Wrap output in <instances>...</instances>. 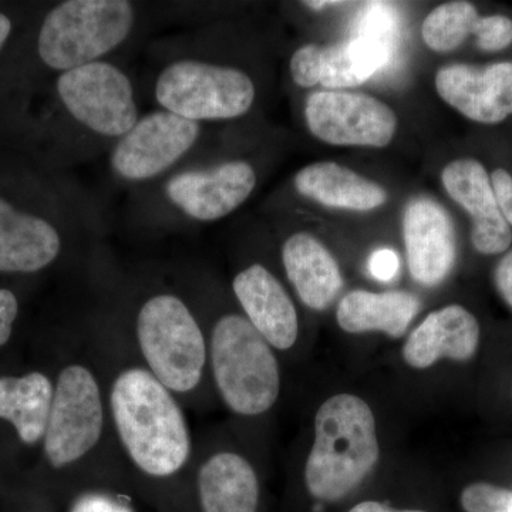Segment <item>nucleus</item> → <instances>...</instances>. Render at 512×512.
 Masks as SVG:
<instances>
[{
	"instance_id": "c756f323",
	"label": "nucleus",
	"mask_w": 512,
	"mask_h": 512,
	"mask_svg": "<svg viewBox=\"0 0 512 512\" xmlns=\"http://www.w3.org/2000/svg\"><path fill=\"white\" fill-rule=\"evenodd\" d=\"M400 268L399 256L392 249H379L369 261L370 274L382 282L392 281Z\"/></svg>"
},
{
	"instance_id": "c85d7f7f",
	"label": "nucleus",
	"mask_w": 512,
	"mask_h": 512,
	"mask_svg": "<svg viewBox=\"0 0 512 512\" xmlns=\"http://www.w3.org/2000/svg\"><path fill=\"white\" fill-rule=\"evenodd\" d=\"M18 313L19 301L15 293L9 289H0V346L9 342Z\"/></svg>"
},
{
	"instance_id": "f03ea898",
	"label": "nucleus",
	"mask_w": 512,
	"mask_h": 512,
	"mask_svg": "<svg viewBox=\"0 0 512 512\" xmlns=\"http://www.w3.org/2000/svg\"><path fill=\"white\" fill-rule=\"evenodd\" d=\"M151 93L158 109L208 124L241 119L258 89L251 74L201 52L191 35L161 43Z\"/></svg>"
},
{
	"instance_id": "72a5a7b5",
	"label": "nucleus",
	"mask_w": 512,
	"mask_h": 512,
	"mask_svg": "<svg viewBox=\"0 0 512 512\" xmlns=\"http://www.w3.org/2000/svg\"><path fill=\"white\" fill-rule=\"evenodd\" d=\"M305 5L308 6V8L319 10V9L330 8V6L342 5V3H340V2H305Z\"/></svg>"
},
{
	"instance_id": "0eeeda50",
	"label": "nucleus",
	"mask_w": 512,
	"mask_h": 512,
	"mask_svg": "<svg viewBox=\"0 0 512 512\" xmlns=\"http://www.w3.org/2000/svg\"><path fill=\"white\" fill-rule=\"evenodd\" d=\"M138 346L148 369L170 392L198 386L207 362V342L194 312L181 296L156 292L136 315Z\"/></svg>"
},
{
	"instance_id": "6ab92c4d",
	"label": "nucleus",
	"mask_w": 512,
	"mask_h": 512,
	"mask_svg": "<svg viewBox=\"0 0 512 512\" xmlns=\"http://www.w3.org/2000/svg\"><path fill=\"white\" fill-rule=\"evenodd\" d=\"M197 484L202 512H258V476L241 454L222 451L208 458Z\"/></svg>"
},
{
	"instance_id": "aec40b11",
	"label": "nucleus",
	"mask_w": 512,
	"mask_h": 512,
	"mask_svg": "<svg viewBox=\"0 0 512 512\" xmlns=\"http://www.w3.org/2000/svg\"><path fill=\"white\" fill-rule=\"evenodd\" d=\"M420 311L412 293L353 291L339 302L336 319L346 333L382 332L399 339Z\"/></svg>"
},
{
	"instance_id": "2f4dec72",
	"label": "nucleus",
	"mask_w": 512,
	"mask_h": 512,
	"mask_svg": "<svg viewBox=\"0 0 512 512\" xmlns=\"http://www.w3.org/2000/svg\"><path fill=\"white\" fill-rule=\"evenodd\" d=\"M349 512H426L421 510H394L389 505L379 503V501H363L355 505Z\"/></svg>"
},
{
	"instance_id": "2eb2a0df",
	"label": "nucleus",
	"mask_w": 512,
	"mask_h": 512,
	"mask_svg": "<svg viewBox=\"0 0 512 512\" xmlns=\"http://www.w3.org/2000/svg\"><path fill=\"white\" fill-rule=\"evenodd\" d=\"M232 292L245 318L272 348L288 350L295 345L299 335L295 303L265 265L251 264L241 269L232 279Z\"/></svg>"
},
{
	"instance_id": "a211bd4d",
	"label": "nucleus",
	"mask_w": 512,
	"mask_h": 512,
	"mask_svg": "<svg viewBox=\"0 0 512 512\" xmlns=\"http://www.w3.org/2000/svg\"><path fill=\"white\" fill-rule=\"evenodd\" d=\"M293 185L302 197L349 211L376 210L389 198L382 185L332 161L306 165L293 177Z\"/></svg>"
},
{
	"instance_id": "6e6552de",
	"label": "nucleus",
	"mask_w": 512,
	"mask_h": 512,
	"mask_svg": "<svg viewBox=\"0 0 512 512\" xmlns=\"http://www.w3.org/2000/svg\"><path fill=\"white\" fill-rule=\"evenodd\" d=\"M205 126L158 107L141 114L107 153L111 177L134 191L160 183L198 156Z\"/></svg>"
},
{
	"instance_id": "5701e85b",
	"label": "nucleus",
	"mask_w": 512,
	"mask_h": 512,
	"mask_svg": "<svg viewBox=\"0 0 512 512\" xmlns=\"http://www.w3.org/2000/svg\"><path fill=\"white\" fill-rule=\"evenodd\" d=\"M480 18L476 6L466 0L443 3L424 19L421 36L434 52H453L468 36L476 35Z\"/></svg>"
},
{
	"instance_id": "7ed1b4c3",
	"label": "nucleus",
	"mask_w": 512,
	"mask_h": 512,
	"mask_svg": "<svg viewBox=\"0 0 512 512\" xmlns=\"http://www.w3.org/2000/svg\"><path fill=\"white\" fill-rule=\"evenodd\" d=\"M110 407L121 444L138 470L164 478L185 466L191 453L187 420L150 370H123L111 387Z\"/></svg>"
},
{
	"instance_id": "b1692460",
	"label": "nucleus",
	"mask_w": 512,
	"mask_h": 512,
	"mask_svg": "<svg viewBox=\"0 0 512 512\" xmlns=\"http://www.w3.org/2000/svg\"><path fill=\"white\" fill-rule=\"evenodd\" d=\"M356 39L392 59L400 37V19L396 8L390 3H367L359 16Z\"/></svg>"
},
{
	"instance_id": "473e14b6",
	"label": "nucleus",
	"mask_w": 512,
	"mask_h": 512,
	"mask_svg": "<svg viewBox=\"0 0 512 512\" xmlns=\"http://www.w3.org/2000/svg\"><path fill=\"white\" fill-rule=\"evenodd\" d=\"M13 23L6 13L0 12V50L8 42L10 35H12Z\"/></svg>"
},
{
	"instance_id": "9b49d317",
	"label": "nucleus",
	"mask_w": 512,
	"mask_h": 512,
	"mask_svg": "<svg viewBox=\"0 0 512 512\" xmlns=\"http://www.w3.org/2000/svg\"><path fill=\"white\" fill-rule=\"evenodd\" d=\"M67 224L97 229L104 218L59 220L0 195V274H36L55 264L66 244Z\"/></svg>"
},
{
	"instance_id": "39448f33",
	"label": "nucleus",
	"mask_w": 512,
	"mask_h": 512,
	"mask_svg": "<svg viewBox=\"0 0 512 512\" xmlns=\"http://www.w3.org/2000/svg\"><path fill=\"white\" fill-rule=\"evenodd\" d=\"M376 417L362 397L339 393L320 404L305 484L316 500L338 503L379 463Z\"/></svg>"
},
{
	"instance_id": "20e7f679",
	"label": "nucleus",
	"mask_w": 512,
	"mask_h": 512,
	"mask_svg": "<svg viewBox=\"0 0 512 512\" xmlns=\"http://www.w3.org/2000/svg\"><path fill=\"white\" fill-rule=\"evenodd\" d=\"M258 185L255 165L242 158L204 161L192 158L160 183L136 191L138 224L183 227L228 217L249 200Z\"/></svg>"
},
{
	"instance_id": "cd10ccee",
	"label": "nucleus",
	"mask_w": 512,
	"mask_h": 512,
	"mask_svg": "<svg viewBox=\"0 0 512 512\" xmlns=\"http://www.w3.org/2000/svg\"><path fill=\"white\" fill-rule=\"evenodd\" d=\"M490 178L501 214L512 228V175L504 168H495Z\"/></svg>"
},
{
	"instance_id": "412c9836",
	"label": "nucleus",
	"mask_w": 512,
	"mask_h": 512,
	"mask_svg": "<svg viewBox=\"0 0 512 512\" xmlns=\"http://www.w3.org/2000/svg\"><path fill=\"white\" fill-rule=\"evenodd\" d=\"M53 392L49 377L40 372L0 377V419L15 427L23 443H37L45 437Z\"/></svg>"
},
{
	"instance_id": "393cba45",
	"label": "nucleus",
	"mask_w": 512,
	"mask_h": 512,
	"mask_svg": "<svg viewBox=\"0 0 512 512\" xmlns=\"http://www.w3.org/2000/svg\"><path fill=\"white\" fill-rule=\"evenodd\" d=\"M460 500L466 512H512V491L494 484L467 485Z\"/></svg>"
},
{
	"instance_id": "f8f14e48",
	"label": "nucleus",
	"mask_w": 512,
	"mask_h": 512,
	"mask_svg": "<svg viewBox=\"0 0 512 512\" xmlns=\"http://www.w3.org/2000/svg\"><path fill=\"white\" fill-rule=\"evenodd\" d=\"M436 90L448 106L474 123H503L512 116V62L451 64L437 72Z\"/></svg>"
},
{
	"instance_id": "9d476101",
	"label": "nucleus",
	"mask_w": 512,
	"mask_h": 512,
	"mask_svg": "<svg viewBox=\"0 0 512 512\" xmlns=\"http://www.w3.org/2000/svg\"><path fill=\"white\" fill-rule=\"evenodd\" d=\"M309 131L332 146L383 148L392 143L397 117L389 106L363 93L323 90L305 103Z\"/></svg>"
},
{
	"instance_id": "a878e982",
	"label": "nucleus",
	"mask_w": 512,
	"mask_h": 512,
	"mask_svg": "<svg viewBox=\"0 0 512 512\" xmlns=\"http://www.w3.org/2000/svg\"><path fill=\"white\" fill-rule=\"evenodd\" d=\"M474 36L483 52H501L512 45V19L505 15L481 16Z\"/></svg>"
},
{
	"instance_id": "ddd939ff",
	"label": "nucleus",
	"mask_w": 512,
	"mask_h": 512,
	"mask_svg": "<svg viewBox=\"0 0 512 512\" xmlns=\"http://www.w3.org/2000/svg\"><path fill=\"white\" fill-rule=\"evenodd\" d=\"M403 238L414 281L427 288L443 284L457 258L456 231L448 212L431 198H414L404 210Z\"/></svg>"
},
{
	"instance_id": "1a4fd4ad",
	"label": "nucleus",
	"mask_w": 512,
	"mask_h": 512,
	"mask_svg": "<svg viewBox=\"0 0 512 512\" xmlns=\"http://www.w3.org/2000/svg\"><path fill=\"white\" fill-rule=\"evenodd\" d=\"M103 424L100 387L92 370L82 365L64 367L43 437L50 466L64 468L90 453L100 441Z\"/></svg>"
},
{
	"instance_id": "dca6fc26",
	"label": "nucleus",
	"mask_w": 512,
	"mask_h": 512,
	"mask_svg": "<svg viewBox=\"0 0 512 512\" xmlns=\"http://www.w3.org/2000/svg\"><path fill=\"white\" fill-rule=\"evenodd\" d=\"M481 329L476 316L461 305H448L429 313L404 343L407 366L424 370L441 359L467 362L480 346Z\"/></svg>"
},
{
	"instance_id": "f257e3e1",
	"label": "nucleus",
	"mask_w": 512,
	"mask_h": 512,
	"mask_svg": "<svg viewBox=\"0 0 512 512\" xmlns=\"http://www.w3.org/2000/svg\"><path fill=\"white\" fill-rule=\"evenodd\" d=\"M53 101L63 157L76 164L109 153L141 116L136 84L111 59L60 74Z\"/></svg>"
},
{
	"instance_id": "4be33fe9",
	"label": "nucleus",
	"mask_w": 512,
	"mask_h": 512,
	"mask_svg": "<svg viewBox=\"0 0 512 512\" xmlns=\"http://www.w3.org/2000/svg\"><path fill=\"white\" fill-rule=\"evenodd\" d=\"M389 59L356 37L320 46L319 83L330 90L350 89L369 80Z\"/></svg>"
},
{
	"instance_id": "f3484780",
	"label": "nucleus",
	"mask_w": 512,
	"mask_h": 512,
	"mask_svg": "<svg viewBox=\"0 0 512 512\" xmlns=\"http://www.w3.org/2000/svg\"><path fill=\"white\" fill-rule=\"evenodd\" d=\"M282 265L303 305L325 311L338 298L343 278L329 249L308 232H295L281 248Z\"/></svg>"
},
{
	"instance_id": "bb28decb",
	"label": "nucleus",
	"mask_w": 512,
	"mask_h": 512,
	"mask_svg": "<svg viewBox=\"0 0 512 512\" xmlns=\"http://www.w3.org/2000/svg\"><path fill=\"white\" fill-rule=\"evenodd\" d=\"M70 512H134L119 498L104 493H89L74 501Z\"/></svg>"
},
{
	"instance_id": "423d86ee",
	"label": "nucleus",
	"mask_w": 512,
	"mask_h": 512,
	"mask_svg": "<svg viewBox=\"0 0 512 512\" xmlns=\"http://www.w3.org/2000/svg\"><path fill=\"white\" fill-rule=\"evenodd\" d=\"M212 375L222 400L239 416L271 410L281 394V370L272 346L245 316L227 313L211 330Z\"/></svg>"
},
{
	"instance_id": "4468645a",
	"label": "nucleus",
	"mask_w": 512,
	"mask_h": 512,
	"mask_svg": "<svg viewBox=\"0 0 512 512\" xmlns=\"http://www.w3.org/2000/svg\"><path fill=\"white\" fill-rule=\"evenodd\" d=\"M441 183L451 200L470 215L474 249L483 255L507 252L512 228L501 214L484 164L474 158L451 161L441 171Z\"/></svg>"
},
{
	"instance_id": "7c9ffc66",
	"label": "nucleus",
	"mask_w": 512,
	"mask_h": 512,
	"mask_svg": "<svg viewBox=\"0 0 512 512\" xmlns=\"http://www.w3.org/2000/svg\"><path fill=\"white\" fill-rule=\"evenodd\" d=\"M494 282L503 301L512 309V249L498 262Z\"/></svg>"
}]
</instances>
